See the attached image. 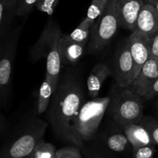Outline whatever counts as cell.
I'll return each instance as SVG.
<instances>
[{"label": "cell", "mask_w": 158, "mask_h": 158, "mask_svg": "<svg viewBox=\"0 0 158 158\" xmlns=\"http://www.w3.org/2000/svg\"><path fill=\"white\" fill-rule=\"evenodd\" d=\"M86 102L85 87L78 69H61L57 87L47 110V122L54 136L81 150L85 143L76 130V119Z\"/></svg>", "instance_id": "1"}, {"label": "cell", "mask_w": 158, "mask_h": 158, "mask_svg": "<svg viewBox=\"0 0 158 158\" xmlns=\"http://www.w3.org/2000/svg\"><path fill=\"white\" fill-rule=\"evenodd\" d=\"M48 127V122L39 116L35 106L9 131L6 129L0 158H30L35 147L44 140Z\"/></svg>", "instance_id": "2"}, {"label": "cell", "mask_w": 158, "mask_h": 158, "mask_svg": "<svg viewBox=\"0 0 158 158\" xmlns=\"http://www.w3.org/2000/svg\"><path fill=\"white\" fill-rule=\"evenodd\" d=\"M62 33L59 24L52 18L47 22L44 29L29 54L31 61L46 58V75L55 87L60 77L62 67L59 56L58 44Z\"/></svg>", "instance_id": "3"}, {"label": "cell", "mask_w": 158, "mask_h": 158, "mask_svg": "<svg viewBox=\"0 0 158 158\" xmlns=\"http://www.w3.org/2000/svg\"><path fill=\"white\" fill-rule=\"evenodd\" d=\"M107 115L121 129L132 124H138L143 117L142 97L130 88L113 85L109 93Z\"/></svg>", "instance_id": "4"}, {"label": "cell", "mask_w": 158, "mask_h": 158, "mask_svg": "<svg viewBox=\"0 0 158 158\" xmlns=\"http://www.w3.org/2000/svg\"><path fill=\"white\" fill-rule=\"evenodd\" d=\"M23 24L12 28L0 44V108L7 109L13 92V71L19 37Z\"/></svg>", "instance_id": "5"}, {"label": "cell", "mask_w": 158, "mask_h": 158, "mask_svg": "<svg viewBox=\"0 0 158 158\" xmlns=\"http://www.w3.org/2000/svg\"><path fill=\"white\" fill-rule=\"evenodd\" d=\"M109 103V97L92 98L85 102L76 119V130L85 143L96 136Z\"/></svg>", "instance_id": "6"}, {"label": "cell", "mask_w": 158, "mask_h": 158, "mask_svg": "<svg viewBox=\"0 0 158 158\" xmlns=\"http://www.w3.org/2000/svg\"><path fill=\"white\" fill-rule=\"evenodd\" d=\"M118 27L115 0H109L104 13L95 20L91 28L86 53L93 54L102 51L110 43Z\"/></svg>", "instance_id": "7"}, {"label": "cell", "mask_w": 158, "mask_h": 158, "mask_svg": "<svg viewBox=\"0 0 158 158\" xmlns=\"http://www.w3.org/2000/svg\"><path fill=\"white\" fill-rule=\"evenodd\" d=\"M100 126L92 142L120 158H132L133 147L123 130L111 119Z\"/></svg>", "instance_id": "8"}, {"label": "cell", "mask_w": 158, "mask_h": 158, "mask_svg": "<svg viewBox=\"0 0 158 158\" xmlns=\"http://www.w3.org/2000/svg\"><path fill=\"white\" fill-rule=\"evenodd\" d=\"M112 74L119 87H130L134 80V67L128 38L121 44L115 52Z\"/></svg>", "instance_id": "9"}, {"label": "cell", "mask_w": 158, "mask_h": 158, "mask_svg": "<svg viewBox=\"0 0 158 158\" xmlns=\"http://www.w3.org/2000/svg\"><path fill=\"white\" fill-rule=\"evenodd\" d=\"M152 39L153 38H150L145 33L136 30H133L128 37L134 67L135 77L150 57Z\"/></svg>", "instance_id": "10"}, {"label": "cell", "mask_w": 158, "mask_h": 158, "mask_svg": "<svg viewBox=\"0 0 158 158\" xmlns=\"http://www.w3.org/2000/svg\"><path fill=\"white\" fill-rule=\"evenodd\" d=\"M143 0H115V13L118 27L133 31Z\"/></svg>", "instance_id": "11"}, {"label": "cell", "mask_w": 158, "mask_h": 158, "mask_svg": "<svg viewBox=\"0 0 158 158\" xmlns=\"http://www.w3.org/2000/svg\"><path fill=\"white\" fill-rule=\"evenodd\" d=\"M157 77L158 62L155 59L150 57L128 88L143 98Z\"/></svg>", "instance_id": "12"}, {"label": "cell", "mask_w": 158, "mask_h": 158, "mask_svg": "<svg viewBox=\"0 0 158 158\" xmlns=\"http://www.w3.org/2000/svg\"><path fill=\"white\" fill-rule=\"evenodd\" d=\"M86 44L75 43L62 34L58 44L59 56L62 68L77 63L83 56Z\"/></svg>", "instance_id": "13"}, {"label": "cell", "mask_w": 158, "mask_h": 158, "mask_svg": "<svg viewBox=\"0 0 158 158\" xmlns=\"http://www.w3.org/2000/svg\"><path fill=\"white\" fill-rule=\"evenodd\" d=\"M133 30L153 38L158 32V13L154 6L144 3L141 8Z\"/></svg>", "instance_id": "14"}, {"label": "cell", "mask_w": 158, "mask_h": 158, "mask_svg": "<svg viewBox=\"0 0 158 158\" xmlns=\"http://www.w3.org/2000/svg\"><path fill=\"white\" fill-rule=\"evenodd\" d=\"M19 0H0V44L12 30V24L17 17Z\"/></svg>", "instance_id": "15"}, {"label": "cell", "mask_w": 158, "mask_h": 158, "mask_svg": "<svg viewBox=\"0 0 158 158\" xmlns=\"http://www.w3.org/2000/svg\"><path fill=\"white\" fill-rule=\"evenodd\" d=\"M110 75H112V70L106 64L99 63L94 67L86 81L88 95L90 98L98 97L102 85Z\"/></svg>", "instance_id": "16"}, {"label": "cell", "mask_w": 158, "mask_h": 158, "mask_svg": "<svg viewBox=\"0 0 158 158\" xmlns=\"http://www.w3.org/2000/svg\"><path fill=\"white\" fill-rule=\"evenodd\" d=\"M123 130L133 148L154 144L148 132L139 123L127 126Z\"/></svg>", "instance_id": "17"}, {"label": "cell", "mask_w": 158, "mask_h": 158, "mask_svg": "<svg viewBox=\"0 0 158 158\" xmlns=\"http://www.w3.org/2000/svg\"><path fill=\"white\" fill-rule=\"evenodd\" d=\"M55 89V86L52 84V82L48 77H45L44 80L40 88L38 99L36 105V112L39 115L47 112L50 105L51 97H52Z\"/></svg>", "instance_id": "18"}, {"label": "cell", "mask_w": 158, "mask_h": 158, "mask_svg": "<svg viewBox=\"0 0 158 158\" xmlns=\"http://www.w3.org/2000/svg\"><path fill=\"white\" fill-rule=\"evenodd\" d=\"M94 23H95L94 22H92L87 18H85L71 33L65 35L71 41L87 45L89 34H90V30Z\"/></svg>", "instance_id": "19"}, {"label": "cell", "mask_w": 158, "mask_h": 158, "mask_svg": "<svg viewBox=\"0 0 158 158\" xmlns=\"http://www.w3.org/2000/svg\"><path fill=\"white\" fill-rule=\"evenodd\" d=\"M81 150L85 158H120L93 142L85 143Z\"/></svg>", "instance_id": "20"}, {"label": "cell", "mask_w": 158, "mask_h": 158, "mask_svg": "<svg viewBox=\"0 0 158 158\" xmlns=\"http://www.w3.org/2000/svg\"><path fill=\"white\" fill-rule=\"evenodd\" d=\"M139 124L148 132L153 143L158 145V118L152 115H143Z\"/></svg>", "instance_id": "21"}, {"label": "cell", "mask_w": 158, "mask_h": 158, "mask_svg": "<svg viewBox=\"0 0 158 158\" xmlns=\"http://www.w3.org/2000/svg\"><path fill=\"white\" fill-rule=\"evenodd\" d=\"M56 150L55 146L42 140L35 147L30 158H54Z\"/></svg>", "instance_id": "22"}, {"label": "cell", "mask_w": 158, "mask_h": 158, "mask_svg": "<svg viewBox=\"0 0 158 158\" xmlns=\"http://www.w3.org/2000/svg\"><path fill=\"white\" fill-rule=\"evenodd\" d=\"M109 1V0H92L85 18L95 23V20L104 13Z\"/></svg>", "instance_id": "23"}, {"label": "cell", "mask_w": 158, "mask_h": 158, "mask_svg": "<svg viewBox=\"0 0 158 158\" xmlns=\"http://www.w3.org/2000/svg\"><path fill=\"white\" fill-rule=\"evenodd\" d=\"M55 158H82L81 150L76 146H66L56 150Z\"/></svg>", "instance_id": "24"}, {"label": "cell", "mask_w": 158, "mask_h": 158, "mask_svg": "<svg viewBox=\"0 0 158 158\" xmlns=\"http://www.w3.org/2000/svg\"><path fill=\"white\" fill-rule=\"evenodd\" d=\"M156 145L144 146L136 147L132 150V158H153L156 152Z\"/></svg>", "instance_id": "25"}, {"label": "cell", "mask_w": 158, "mask_h": 158, "mask_svg": "<svg viewBox=\"0 0 158 158\" xmlns=\"http://www.w3.org/2000/svg\"><path fill=\"white\" fill-rule=\"evenodd\" d=\"M38 0H19L17 9V17H27Z\"/></svg>", "instance_id": "26"}, {"label": "cell", "mask_w": 158, "mask_h": 158, "mask_svg": "<svg viewBox=\"0 0 158 158\" xmlns=\"http://www.w3.org/2000/svg\"><path fill=\"white\" fill-rule=\"evenodd\" d=\"M58 2L59 0H38L35 6L40 12L52 15Z\"/></svg>", "instance_id": "27"}, {"label": "cell", "mask_w": 158, "mask_h": 158, "mask_svg": "<svg viewBox=\"0 0 158 158\" xmlns=\"http://www.w3.org/2000/svg\"><path fill=\"white\" fill-rule=\"evenodd\" d=\"M158 95V77L154 81V82L152 84L149 90L147 91V93L144 95V96L142 98L145 100H150L153 99L156 96Z\"/></svg>", "instance_id": "28"}, {"label": "cell", "mask_w": 158, "mask_h": 158, "mask_svg": "<svg viewBox=\"0 0 158 158\" xmlns=\"http://www.w3.org/2000/svg\"><path fill=\"white\" fill-rule=\"evenodd\" d=\"M150 57L155 59L158 62V32L155 34V36L152 39Z\"/></svg>", "instance_id": "29"}, {"label": "cell", "mask_w": 158, "mask_h": 158, "mask_svg": "<svg viewBox=\"0 0 158 158\" xmlns=\"http://www.w3.org/2000/svg\"><path fill=\"white\" fill-rule=\"evenodd\" d=\"M6 127L7 123L5 115L2 112H0V139H2V137L3 136Z\"/></svg>", "instance_id": "30"}, {"label": "cell", "mask_w": 158, "mask_h": 158, "mask_svg": "<svg viewBox=\"0 0 158 158\" xmlns=\"http://www.w3.org/2000/svg\"><path fill=\"white\" fill-rule=\"evenodd\" d=\"M144 3H147V4H150V5L154 6L155 4L156 3L158 0H143Z\"/></svg>", "instance_id": "31"}, {"label": "cell", "mask_w": 158, "mask_h": 158, "mask_svg": "<svg viewBox=\"0 0 158 158\" xmlns=\"http://www.w3.org/2000/svg\"><path fill=\"white\" fill-rule=\"evenodd\" d=\"M154 111H155V113H156V118H158V100L155 102L154 105Z\"/></svg>", "instance_id": "32"}, {"label": "cell", "mask_w": 158, "mask_h": 158, "mask_svg": "<svg viewBox=\"0 0 158 158\" xmlns=\"http://www.w3.org/2000/svg\"><path fill=\"white\" fill-rule=\"evenodd\" d=\"M154 7H155V8H156V11H157V13H158V1H157V2H156V3L154 5Z\"/></svg>", "instance_id": "33"}, {"label": "cell", "mask_w": 158, "mask_h": 158, "mask_svg": "<svg viewBox=\"0 0 158 158\" xmlns=\"http://www.w3.org/2000/svg\"><path fill=\"white\" fill-rule=\"evenodd\" d=\"M54 158H55V157H54Z\"/></svg>", "instance_id": "34"}]
</instances>
